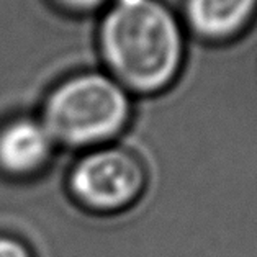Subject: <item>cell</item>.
<instances>
[{"label": "cell", "mask_w": 257, "mask_h": 257, "mask_svg": "<svg viewBox=\"0 0 257 257\" xmlns=\"http://www.w3.org/2000/svg\"><path fill=\"white\" fill-rule=\"evenodd\" d=\"M102 48L124 85L154 92L177 74L180 31L158 0H116L102 25Z\"/></svg>", "instance_id": "6da1fadb"}, {"label": "cell", "mask_w": 257, "mask_h": 257, "mask_svg": "<svg viewBox=\"0 0 257 257\" xmlns=\"http://www.w3.org/2000/svg\"><path fill=\"white\" fill-rule=\"evenodd\" d=\"M128 116L130 100L120 84L100 74H84L49 95L43 124L54 143L93 148L120 133Z\"/></svg>", "instance_id": "7a4b0ae2"}, {"label": "cell", "mask_w": 257, "mask_h": 257, "mask_svg": "<svg viewBox=\"0 0 257 257\" xmlns=\"http://www.w3.org/2000/svg\"><path fill=\"white\" fill-rule=\"evenodd\" d=\"M146 185V172L136 156L121 148H98L72 167L69 192L82 208L116 213L133 205Z\"/></svg>", "instance_id": "3957f363"}, {"label": "cell", "mask_w": 257, "mask_h": 257, "mask_svg": "<svg viewBox=\"0 0 257 257\" xmlns=\"http://www.w3.org/2000/svg\"><path fill=\"white\" fill-rule=\"evenodd\" d=\"M54 140L43 121L18 118L0 128V172L30 177L45 169Z\"/></svg>", "instance_id": "277c9868"}, {"label": "cell", "mask_w": 257, "mask_h": 257, "mask_svg": "<svg viewBox=\"0 0 257 257\" xmlns=\"http://www.w3.org/2000/svg\"><path fill=\"white\" fill-rule=\"evenodd\" d=\"M257 0H189V18L202 35L219 38L233 33L252 14Z\"/></svg>", "instance_id": "5b68a950"}, {"label": "cell", "mask_w": 257, "mask_h": 257, "mask_svg": "<svg viewBox=\"0 0 257 257\" xmlns=\"http://www.w3.org/2000/svg\"><path fill=\"white\" fill-rule=\"evenodd\" d=\"M0 257H33L25 242L12 236H0Z\"/></svg>", "instance_id": "8992f818"}, {"label": "cell", "mask_w": 257, "mask_h": 257, "mask_svg": "<svg viewBox=\"0 0 257 257\" xmlns=\"http://www.w3.org/2000/svg\"><path fill=\"white\" fill-rule=\"evenodd\" d=\"M61 2L74 9H93L105 4L106 0H61Z\"/></svg>", "instance_id": "52a82bcc"}]
</instances>
